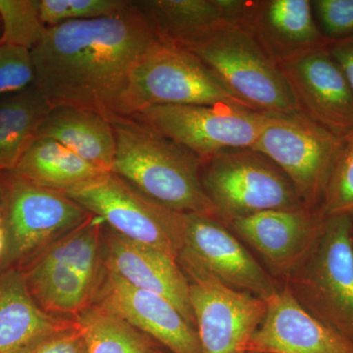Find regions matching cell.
Returning <instances> with one entry per match:
<instances>
[{"instance_id": "cell-6", "label": "cell", "mask_w": 353, "mask_h": 353, "mask_svg": "<svg viewBox=\"0 0 353 353\" xmlns=\"http://www.w3.org/2000/svg\"><path fill=\"white\" fill-rule=\"evenodd\" d=\"M248 109L260 113L299 110L282 70L241 25L218 28L188 48Z\"/></svg>"}, {"instance_id": "cell-13", "label": "cell", "mask_w": 353, "mask_h": 353, "mask_svg": "<svg viewBox=\"0 0 353 353\" xmlns=\"http://www.w3.org/2000/svg\"><path fill=\"white\" fill-rule=\"evenodd\" d=\"M179 256L196 262L227 287L263 301L282 285L229 227L210 216L185 213V236Z\"/></svg>"}, {"instance_id": "cell-21", "label": "cell", "mask_w": 353, "mask_h": 353, "mask_svg": "<svg viewBox=\"0 0 353 353\" xmlns=\"http://www.w3.org/2000/svg\"><path fill=\"white\" fill-rule=\"evenodd\" d=\"M73 320L44 312L30 294L20 269L0 272V353H19Z\"/></svg>"}, {"instance_id": "cell-32", "label": "cell", "mask_w": 353, "mask_h": 353, "mask_svg": "<svg viewBox=\"0 0 353 353\" xmlns=\"http://www.w3.org/2000/svg\"><path fill=\"white\" fill-rule=\"evenodd\" d=\"M329 51L343 71L353 92V36L333 41Z\"/></svg>"}, {"instance_id": "cell-12", "label": "cell", "mask_w": 353, "mask_h": 353, "mask_svg": "<svg viewBox=\"0 0 353 353\" xmlns=\"http://www.w3.org/2000/svg\"><path fill=\"white\" fill-rule=\"evenodd\" d=\"M189 281L190 303L202 353H248L266 303L221 283L196 262L178 257Z\"/></svg>"}, {"instance_id": "cell-20", "label": "cell", "mask_w": 353, "mask_h": 353, "mask_svg": "<svg viewBox=\"0 0 353 353\" xmlns=\"http://www.w3.org/2000/svg\"><path fill=\"white\" fill-rule=\"evenodd\" d=\"M134 2L165 46L188 50L218 28L241 25L248 0H138Z\"/></svg>"}, {"instance_id": "cell-28", "label": "cell", "mask_w": 353, "mask_h": 353, "mask_svg": "<svg viewBox=\"0 0 353 353\" xmlns=\"http://www.w3.org/2000/svg\"><path fill=\"white\" fill-rule=\"evenodd\" d=\"M129 3L128 0H39L46 27L109 17L121 12Z\"/></svg>"}, {"instance_id": "cell-22", "label": "cell", "mask_w": 353, "mask_h": 353, "mask_svg": "<svg viewBox=\"0 0 353 353\" xmlns=\"http://www.w3.org/2000/svg\"><path fill=\"white\" fill-rule=\"evenodd\" d=\"M38 139H53L88 163L112 171L115 136L112 125L101 114L70 106L51 108Z\"/></svg>"}, {"instance_id": "cell-2", "label": "cell", "mask_w": 353, "mask_h": 353, "mask_svg": "<svg viewBox=\"0 0 353 353\" xmlns=\"http://www.w3.org/2000/svg\"><path fill=\"white\" fill-rule=\"evenodd\" d=\"M108 121L115 136L114 173L171 210L219 219L202 188L201 158L134 116Z\"/></svg>"}, {"instance_id": "cell-1", "label": "cell", "mask_w": 353, "mask_h": 353, "mask_svg": "<svg viewBox=\"0 0 353 353\" xmlns=\"http://www.w3.org/2000/svg\"><path fill=\"white\" fill-rule=\"evenodd\" d=\"M157 43L132 1L109 17L50 26L31 50L34 85L51 108L85 109L108 120L118 115L132 72Z\"/></svg>"}, {"instance_id": "cell-3", "label": "cell", "mask_w": 353, "mask_h": 353, "mask_svg": "<svg viewBox=\"0 0 353 353\" xmlns=\"http://www.w3.org/2000/svg\"><path fill=\"white\" fill-rule=\"evenodd\" d=\"M103 229V220L92 215L21 267L30 294L44 312L74 319L94 303L104 270Z\"/></svg>"}, {"instance_id": "cell-8", "label": "cell", "mask_w": 353, "mask_h": 353, "mask_svg": "<svg viewBox=\"0 0 353 353\" xmlns=\"http://www.w3.org/2000/svg\"><path fill=\"white\" fill-rule=\"evenodd\" d=\"M216 104L245 108L196 54L158 41L132 72L118 115H136L152 105Z\"/></svg>"}, {"instance_id": "cell-18", "label": "cell", "mask_w": 353, "mask_h": 353, "mask_svg": "<svg viewBox=\"0 0 353 353\" xmlns=\"http://www.w3.org/2000/svg\"><path fill=\"white\" fill-rule=\"evenodd\" d=\"M266 313L248 353H353V343L311 315L285 285L265 301Z\"/></svg>"}, {"instance_id": "cell-25", "label": "cell", "mask_w": 353, "mask_h": 353, "mask_svg": "<svg viewBox=\"0 0 353 353\" xmlns=\"http://www.w3.org/2000/svg\"><path fill=\"white\" fill-rule=\"evenodd\" d=\"M74 319L83 330L88 353H158L159 343L101 306L92 304Z\"/></svg>"}, {"instance_id": "cell-19", "label": "cell", "mask_w": 353, "mask_h": 353, "mask_svg": "<svg viewBox=\"0 0 353 353\" xmlns=\"http://www.w3.org/2000/svg\"><path fill=\"white\" fill-rule=\"evenodd\" d=\"M102 259L106 270L139 289L168 299L196 327L189 281L178 260L152 246L128 240L106 224L103 229Z\"/></svg>"}, {"instance_id": "cell-27", "label": "cell", "mask_w": 353, "mask_h": 353, "mask_svg": "<svg viewBox=\"0 0 353 353\" xmlns=\"http://www.w3.org/2000/svg\"><path fill=\"white\" fill-rule=\"evenodd\" d=\"M320 211L324 217L345 216L353 221V132L343 139Z\"/></svg>"}, {"instance_id": "cell-9", "label": "cell", "mask_w": 353, "mask_h": 353, "mask_svg": "<svg viewBox=\"0 0 353 353\" xmlns=\"http://www.w3.org/2000/svg\"><path fill=\"white\" fill-rule=\"evenodd\" d=\"M65 194L128 240L152 246L178 260L185 236V213L165 208L112 171Z\"/></svg>"}, {"instance_id": "cell-24", "label": "cell", "mask_w": 353, "mask_h": 353, "mask_svg": "<svg viewBox=\"0 0 353 353\" xmlns=\"http://www.w3.org/2000/svg\"><path fill=\"white\" fill-rule=\"evenodd\" d=\"M13 171L31 182L64 192L108 172L50 139H37Z\"/></svg>"}, {"instance_id": "cell-26", "label": "cell", "mask_w": 353, "mask_h": 353, "mask_svg": "<svg viewBox=\"0 0 353 353\" xmlns=\"http://www.w3.org/2000/svg\"><path fill=\"white\" fill-rule=\"evenodd\" d=\"M46 28L39 0H0V44L34 50Z\"/></svg>"}, {"instance_id": "cell-5", "label": "cell", "mask_w": 353, "mask_h": 353, "mask_svg": "<svg viewBox=\"0 0 353 353\" xmlns=\"http://www.w3.org/2000/svg\"><path fill=\"white\" fill-rule=\"evenodd\" d=\"M0 209L6 236L0 272L20 269L92 215L64 192L31 182L13 170L0 172Z\"/></svg>"}, {"instance_id": "cell-16", "label": "cell", "mask_w": 353, "mask_h": 353, "mask_svg": "<svg viewBox=\"0 0 353 353\" xmlns=\"http://www.w3.org/2000/svg\"><path fill=\"white\" fill-rule=\"evenodd\" d=\"M299 111L345 139L353 132V92L329 48L280 65Z\"/></svg>"}, {"instance_id": "cell-33", "label": "cell", "mask_w": 353, "mask_h": 353, "mask_svg": "<svg viewBox=\"0 0 353 353\" xmlns=\"http://www.w3.org/2000/svg\"><path fill=\"white\" fill-rule=\"evenodd\" d=\"M3 229L2 228V214H1V209H0V230Z\"/></svg>"}, {"instance_id": "cell-30", "label": "cell", "mask_w": 353, "mask_h": 353, "mask_svg": "<svg viewBox=\"0 0 353 353\" xmlns=\"http://www.w3.org/2000/svg\"><path fill=\"white\" fill-rule=\"evenodd\" d=\"M311 6L320 31L330 41L353 36V0H313Z\"/></svg>"}, {"instance_id": "cell-17", "label": "cell", "mask_w": 353, "mask_h": 353, "mask_svg": "<svg viewBox=\"0 0 353 353\" xmlns=\"http://www.w3.org/2000/svg\"><path fill=\"white\" fill-rule=\"evenodd\" d=\"M241 26L279 66L333 43L320 31L310 0H248Z\"/></svg>"}, {"instance_id": "cell-31", "label": "cell", "mask_w": 353, "mask_h": 353, "mask_svg": "<svg viewBox=\"0 0 353 353\" xmlns=\"http://www.w3.org/2000/svg\"><path fill=\"white\" fill-rule=\"evenodd\" d=\"M19 353H88V343L75 319L64 328L46 334Z\"/></svg>"}, {"instance_id": "cell-29", "label": "cell", "mask_w": 353, "mask_h": 353, "mask_svg": "<svg viewBox=\"0 0 353 353\" xmlns=\"http://www.w3.org/2000/svg\"><path fill=\"white\" fill-rule=\"evenodd\" d=\"M31 50L0 44V97L34 85Z\"/></svg>"}, {"instance_id": "cell-7", "label": "cell", "mask_w": 353, "mask_h": 353, "mask_svg": "<svg viewBox=\"0 0 353 353\" xmlns=\"http://www.w3.org/2000/svg\"><path fill=\"white\" fill-rule=\"evenodd\" d=\"M201 179L224 224L264 211L306 208L284 172L253 148L230 150L204 160Z\"/></svg>"}, {"instance_id": "cell-4", "label": "cell", "mask_w": 353, "mask_h": 353, "mask_svg": "<svg viewBox=\"0 0 353 353\" xmlns=\"http://www.w3.org/2000/svg\"><path fill=\"white\" fill-rule=\"evenodd\" d=\"M282 285L311 315L353 343V221L325 217L310 252Z\"/></svg>"}, {"instance_id": "cell-23", "label": "cell", "mask_w": 353, "mask_h": 353, "mask_svg": "<svg viewBox=\"0 0 353 353\" xmlns=\"http://www.w3.org/2000/svg\"><path fill=\"white\" fill-rule=\"evenodd\" d=\"M50 110V103L34 85L0 97V172L15 168L38 139Z\"/></svg>"}, {"instance_id": "cell-15", "label": "cell", "mask_w": 353, "mask_h": 353, "mask_svg": "<svg viewBox=\"0 0 353 353\" xmlns=\"http://www.w3.org/2000/svg\"><path fill=\"white\" fill-rule=\"evenodd\" d=\"M119 316L172 353H202L196 327L168 299L102 272L94 303Z\"/></svg>"}, {"instance_id": "cell-10", "label": "cell", "mask_w": 353, "mask_h": 353, "mask_svg": "<svg viewBox=\"0 0 353 353\" xmlns=\"http://www.w3.org/2000/svg\"><path fill=\"white\" fill-rule=\"evenodd\" d=\"M265 114L253 150L284 172L306 208L321 210L343 139L299 110Z\"/></svg>"}, {"instance_id": "cell-14", "label": "cell", "mask_w": 353, "mask_h": 353, "mask_svg": "<svg viewBox=\"0 0 353 353\" xmlns=\"http://www.w3.org/2000/svg\"><path fill=\"white\" fill-rule=\"evenodd\" d=\"M324 216L307 208L271 210L227 223L281 285L310 252Z\"/></svg>"}, {"instance_id": "cell-11", "label": "cell", "mask_w": 353, "mask_h": 353, "mask_svg": "<svg viewBox=\"0 0 353 353\" xmlns=\"http://www.w3.org/2000/svg\"><path fill=\"white\" fill-rule=\"evenodd\" d=\"M134 117L202 161L230 150L252 148L266 114L243 106L152 105Z\"/></svg>"}]
</instances>
